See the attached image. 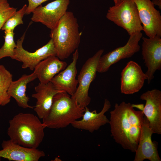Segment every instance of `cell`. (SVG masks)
Here are the masks:
<instances>
[{
  "mask_svg": "<svg viewBox=\"0 0 161 161\" xmlns=\"http://www.w3.org/2000/svg\"><path fill=\"white\" fill-rule=\"evenodd\" d=\"M151 1L154 6H158L160 9H161V0H152Z\"/></svg>",
  "mask_w": 161,
  "mask_h": 161,
  "instance_id": "484cf974",
  "label": "cell"
},
{
  "mask_svg": "<svg viewBox=\"0 0 161 161\" xmlns=\"http://www.w3.org/2000/svg\"><path fill=\"white\" fill-rule=\"evenodd\" d=\"M103 52V49H100L88 58L78 76V85L75 92L71 97L83 107L87 106L91 102V99L88 94L89 89L96 77L98 62Z\"/></svg>",
  "mask_w": 161,
  "mask_h": 161,
  "instance_id": "8992f818",
  "label": "cell"
},
{
  "mask_svg": "<svg viewBox=\"0 0 161 161\" xmlns=\"http://www.w3.org/2000/svg\"><path fill=\"white\" fill-rule=\"evenodd\" d=\"M110 114L109 123L114 139L124 149L135 153L144 116L142 111L136 110L130 103L123 101L115 103Z\"/></svg>",
  "mask_w": 161,
  "mask_h": 161,
  "instance_id": "6da1fadb",
  "label": "cell"
},
{
  "mask_svg": "<svg viewBox=\"0 0 161 161\" xmlns=\"http://www.w3.org/2000/svg\"><path fill=\"white\" fill-rule=\"evenodd\" d=\"M50 36L55 49L56 56L61 60L67 58L78 49L81 32L73 13L67 11L56 26L51 30Z\"/></svg>",
  "mask_w": 161,
  "mask_h": 161,
  "instance_id": "3957f363",
  "label": "cell"
},
{
  "mask_svg": "<svg viewBox=\"0 0 161 161\" xmlns=\"http://www.w3.org/2000/svg\"><path fill=\"white\" fill-rule=\"evenodd\" d=\"M25 32L18 40L16 47L14 49V59L22 63L21 67L33 70L36 66L42 61L50 56H56L55 49L53 41L51 39L48 43L34 52L25 49L22 44L25 38Z\"/></svg>",
  "mask_w": 161,
  "mask_h": 161,
  "instance_id": "ba28073f",
  "label": "cell"
},
{
  "mask_svg": "<svg viewBox=\"0 0 161 161\" xmlns=\"http://www.w3.org/2000/svg\"><path fill=\"white\" fill-rule=\"evenodd\" d=\"M85 111L66 92L62 91L54 96L52 105L47 116L42 119L45 128L59 129L66 127L81 118Z\"/></svg>",
  "mask_w": 161,
  "mask_h": 161,
  "instance_id": "277c9868",
  "label": "cell"
},
{
  "mask_svg": "<svg viewBox=\"0 0 161 161\" xmlns=\"http://www.w3.org/2000/svg\"><path fill=\"white\" fill-rule=\"evenodd\" d=\"M16 11L17 8L11 7L7 0H0V30Z\"/></svg>",
  "mask_w": 161,
  "mask_h": 161,
  "instance_id": "cb8c5ba5",
  "label": "cell"
},
{
  "mask_svg": "<svg viewBox=\"0 0 161 161\" xmlns=\"http://www.w3.org/2000/svg\"><path fill=\"white\" fill-rule=\"evenodd\" d=\"M37 78L36 75L33 72L30 75L24 74L18 80L11 82L8 93L11 97L14 99L19 107L24 109L34 108L29 105V98L26 92L27 84Z\"/></svg>",
  "mask_w": 161,
  "mask_h": 161,
  "instance_id": "ffe728a7",
  "label": "cell"
},
{
  "mask_svg": "<svg viewBox=\"0 0 161 161\" xmlns=\"http://www.w3.org/2000/svg\"><path fill=\"white\" fill-rule=\"evenodd\" d=\"M142 38V54L147 68L145 73L149 84L156 71L161 69V38L157 36L148 38L143 37Z\"/></svg>",
  "mask_w": 161,
  "mask_h": 161,
  "instance_id": "8fae6325",
  "label": "cell"
},
{
  "mask_svg": "<svg viewBox=\"0 0 161 161\" xmlns=\"http://www.w3.org/2000/svg\"><path fill=\"white\" fill-rule=\"evenodd\" d=\"M70 0H55L44 6L40 5L32 12L31 20L40 22L52 30L67 11Z\"/></svg>",
  "mask_w": 161,
  "mask_h": 161,
  "instance_id": "9c48e42d",
  "label": "cell"
},
{
  "mask_svg": "<svg viewBox=\"0 0 161 161\" xmlns=\"http://www.w3.org/2000/svg\"><path fill=\"white\" fill-rule=\"evenodd\" d=\"M106 18L125 30L130 35L143 31L136 5L133 0H123L117 5L110 7Z\"/></svg>",
  "mask_w": 161,
  "mask_h": 161,
  "instance_id": "5b68a950",
  "label": "cell"
},
{
  "mask_svg": "<svg viewBox=\"0 0 161 161\" xmlns=\"http://www.w3.org/2000/svg\"><path fill=\"white\" fill-rule=\"evenodd\" d=\"M67 63L56 56H50L41 61L35 67L34 72L40 83L46 84L67 66Z\"/></svg>",
  "mask_w": 161,
  "mask_h": 161,
  "instance_id": "d6986e66",
  "label": "cell"
},
{
  "mask_svg": "<svg viewBox=\"0 0 161 161\" xmlns=\"http://www.w3.org/2000/svg\"><path fill=\"white\" fill-rule=\"evenodd\" d=\"M141 32H136L130 35L127 43L124 46L118 47L101 56L98 61L97 72L107 71L110 66L120 60L132 57L140 49L139 43L142 37Z\"/></svg>",
  "mask_w": 161,
  "mask_h": 161,
  "instance_id": "52a82bcc",
  "label": "cell"
},
{
  "mask_svg": "<svg viewBox=\"0 0 161 161\" xmlns=\"http://www.w3.org/2000/svg\"><path fill=\"white\" fill-rule=\"evenodd\" d=\"M48 0H28V5L27 7L26 14H30L36 7Z\"/></svg>",
  "mask_w": 161,
  "mask_h": 161,
  "instance_id": "d4e9b609",
  "label": "cell"
},
{
  "mask_svg": "<svg viewBox=\"0 0 161 161\" xmlns=\"http://www.w3.org/2000/svg\"><path fill=\"white\" fill-rule=\"evenodd\" d=\"M7 134L10 140L23 146L37 148L42 142L45 128L33 114L20 113L9 121Z\"/></svg>",
  "mask_w": 161,
  "mask_h": 161,
  "instance_id": "7a4b0ae2",
  "label": "cell"
},
{
  "mask_svg": "<svg viewBox=\"0 0 161 161\" xmlns=\"http://www.w3.org/2000/svg\"><path fill=\"white\" fill-rule=\"evenodd\" d=\"M0 157L9 161H38L45 156L44 152L37 148H27L15 143L10 139L3 140Z\"/></svg>",
  "mask_w": 161,
  "mask_h": 161,
  "instance_id": "9a60e30c",
  "label": "cell"
},
{
  "mask_svg": "<svg viewBox=\"0 0 161 161\" xmlns=\"http://www.w3.org/2000/svg\"><path fill=\"white\" fill-rule=\"evenodd\" d=\"M4 33V43L0 48V61L6 57H10L14 59V49L16 47L14 40V31L5 30Z\"/></svg>",
  "mask_w": 161,
  "mask_h": 161,
  "instance_id": "7402d4cb",
  "label": "cell"
},
{
  "mask_svg": "<svg viewBox=\"0 0 161 161\" xmlns=\"http://www.w3.org/2000/svg\"><path fill=\"white\" fill-rule=\"evenodd\" d=\"M148 124L144 115L134 161H143L145 159L150 161H161L157 150L158 143L151 140L152 135L154 133Z\"/></svg>",
  "mask_w": 161,
  "mask_h": 161,
  "instance_id": "5bb4252c",
  "label": "cell"
},
{
  "mask_svg": "<svg viewBox=\"0 0 161 161\" xmlns=\"http://www.w3.org/2000/svg\"><path fill=\"white\" fill-rule=\"evenodd\" d=\"M35 93L31 95L37 100L34 110L39 118L42 120L47 116L50 110L54 96L63 91L56 90L51 82L46 84L39 83L35 87Z\"/></svg>",
  "mask_w": 161,
  "mask_h": 161,
  "instance_id": "ac0fdd59",
  "label": "cell"
},
{
  "mask_svg": "<svg viewBox=\"0 0 161 161\" xmlns=\"http://www.w3.org/2000/svg\"><path fill=\"white\" fill-rule=\"evenodd\" d=\"M111 107L110 101L106 99L104 100L102 109L98 113L97 112L96 110L90 111L89 108L86 106L82 119L75 120L71 124L75 128L92 133L95 131L98 130L101 126L109 123V120L105 114L108 111Z\"/></svg>",
  "mask_w": 161,
  "mask_h": 161,
  "instance_id": "e0dca14e",
  "label": "cell"
},
{
  "mask_svg": "<svg viewBox=\"0 0 161 161\" xmlns=\"http://www.w3.org/2000/svg\"><path fill=\"white\" fill-rule=\"evenodd\" d=\"M78 57L77 49L72 53V62L50 81L56 90L64 91L71 96L75 92L78 84L76 76L77 74L76 64Z\"/></svg>",
  "mask_w": 161,
  "mask_h": 161,
  "instance_id": "2e32d148",
  "label": "cell"
},
{
  "mask_svg": "<svg viewBox=\"0 0 161 161\" xmlns=\"http://www.w3.org/2000/svg\"><path fill=\"white\" fill-rule=\"evenodd\" d=\"M114 5H117L119 4L123 0H113Z\"/></svg>",
  "mask_w": 161,
  "mask_h": 161,
  "instance_id": "4316f807",
  "label": "cell"
},
{
  "mask_svg": "<svg viewBox=\"0 0 161 161\" xmlns=\"http://www.w3.org/2000/svg\"><path fill=\"white\" fill-rule=\"evenodd\" d=\"M27 5L25 4L22 7L10 17L6 21L1 28L2 30L14 31L15 28L18 25L23 24L22 20L24 15L26 14Z\"/></svg>",
  "mask_w": 161,
  "mask_h": 161,
  "instance_id": "603a6c76",
  "label": "cell"
},
{
  "mask_svg": "<svg viewBox=\"0 0 161 161\" xmlns=\"http://www.w3.org/2000/svg\"><path fill=\"white\" fill-rule=\"evenodd\" d=\"M140 99L145 101L142 111L154 133L161 134V91L154 89L143 93Z\"/></svg>",
  "mask_w": 161,
  "mask_h": 161,
  "instance_id": "7c38bea8",
  "label": "cell"
},
{
  "mask_svg": "<svg viewBox=\"0 0 161 161\" xmlns=\"http://www.w3.org/2000/svg\"><path fill=\"white\" fill-rule=\"evenodd\" d=\"M13 75L4 66L0 65V106L10 103L11 97L8 90L12 80Z\"/></svg>",
  "mask_w": 161,
  "mask_h": 161,
  "instance_id": "44dd1931",
  "label": "cell"
},
{
  "mask_svg": "<svg viewBox=\"0 0 161 161\" xmlns=\"http://www.w3.org/2000/svg\"><path fill=\"white\" fill-rule=\"evenodd\" d=\"M53 161H61L62 160L59 158L58 157H56L55 158Z\"/></svg>",
  "mask_w": 161,
  "mask_h": 161,
  "instance_id": "83f0119b",
  "label": "cell"
},
{
  "mask_svg": "<svg viewBox=\"0 0 161 161\" xmlns=\"http://www.w3.org/2000/svg\"><path fill=\"white\" fill-rule=\"evenodd\" d=\"M145 80L146 76L141 66L135 61H129L121 73V92L131 95L139 92Z\"/></svg>",
  "mask_w": 161,
  "mask_h": 161,
  "instance_id": "4fadbf2b",
  "label": "cell"
},
{
  "mask_svg": "<svg viewBox=\"0 0 161 161\" xmlns=\"http://www.w3.org/2000/svg\"><path fill=\"white\" fill-rule=\"evenodd\" d=\"M144 31L149 38L161 37V15L151 0H133Z\"/></svg>",
  "mask_w": 161,
  "mask_h": 161,
  "instance_id": "30bf717a",
  "label": "cell"
}]
</instances>
